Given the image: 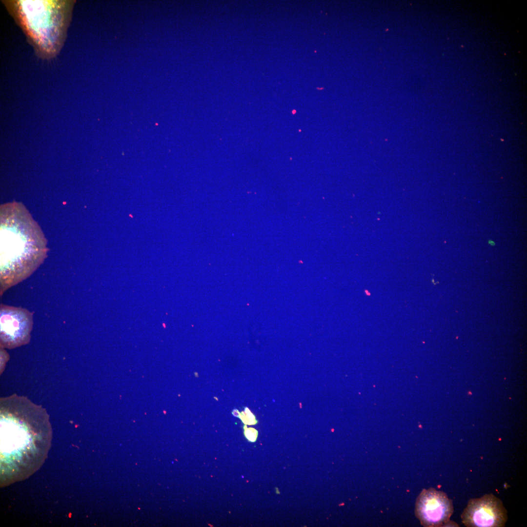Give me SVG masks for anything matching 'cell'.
Returning a JSON list of instances; mask_svg holds the SVG:
<instances>
[{"label":"cell","instance_id":"obj_11","mask_svg":"<svg viewBox=\"0 0 527 527\" xmlns=\"http://www.w3.org/2000/svg\"><path fill=\"white\" fill-rule=\"evenodd\" d=\"M488 243H489V244H490L491 245H492V246H494V245H495V243H494V242L493 241H491V240H489V241H488Z\"/></svg>","mask_w":527,"mask_h":527},{"label":"cell","instance_id":"obj_6","mask_svg":"<svg viewBox=\"0 0 527 527\" xmlns=\"http://www.w3.org/2000/svg\"><path fill=\"white\" fill-rule=\"evenodd\" d=\"M454 510L452 500L434 488L423 489L417 497L415 514L422 526L439 527L449 521Z\"/></svg>","mask_w":527,"mask_h":527},{"label":"cell","instance_id":"obj_3","mask_svg":"<svg viewBox=\"0 0 527 527\" xmlns=\"http://www.w3.org/2000/svg\"><path fill=\"white\" fill-rule=\"evenodd\" d=\"M72 1L18 0L7 6L36 52L50 58L60 51L69 23Z\"/></svg>","mask_w":527,"mask_h":527},{"label":"cell","instance_id":"obj_5","mask_svg":"<svg viewBox=\"0 0 527 527\" xmlns=\"http://www.w3.org/2000/svg\"><path fill=\"white\" fill-rule=\"evenodd\" d=\"M0 324L1 348H14L30 342L33 316L27 309L1 304Z\"/></svg>","mask_w":527,"mask_h":527},{"label":"cell","instance_id":"obj_8","mask_svg":"<svg viewBox=\"0 0 527 527\" xmlns=\"http://www.w3.org/2000/svg\"><path fill=\"white\" fill-rule=\"evenodd\" d=\"M244 434L249 441L254 442L256 440L258 436V431L253 428H246V429L245 428L244 430Z\"/></svg>","mask_w":527,"mask_h":527},{"label":"cell","instance_id":"obj_10","mask_svg":"<svg viewBox=\"0 0 527 527\" xmlns=\"http://www.w3.org/2000/svg\"><path fill=\"white\" fill-rule=\"evenodd\" d=\"M232 414H233V415H234V416H236V417H239V414H240V412H239L238 410H237V409H234V410H233L232 411Z\"/></svg>","mask_w":527,"mask_h":527},{"label":"cell","instance_id":"obj_4","mask_svg":"<svg viewBox=\"0 0 527 527\" xmlns=\"http://www.w3.org/2000/svg\"><path fill=\"white\" fill-rule=\"evenodd\" d=\"M461 518L467 527H503L507 520V512L502 501L493 494L471 498Z\"/></svg>","mask_w":527,"mask_h":527},{"label":"cell","instance_id":"obj_1","mask_svg":"<svg viewBox=\"0 0 527 527\" xmlns=\"http://www.w3.org/2000/svg\"><path fill=\"white\" fill-rule=\"evenodd\" d=\"M52 438L49 416L41 405L16 394L0 398V487L37 471L47 456Z\"/></svg>","mask_w":527,"mask_h":527},{"label":"cell","instance_id":"obj_9","mask_svg":"<svg viewBox=\"0 0 527 527\" xmlns=\"http://www.w3.org/2000/svg\"><path fill=\"white\" fill-rule=\"evenodd\" d=\"M447 526L458 527L459 526L457 523H456L455 522H453L452 521H448L444 525L443 527H447Z\"/></svg>","mask_w":527,"mask_h":527},{"label":"cell","instance_id":"obj_7","mask_svg":"<svg viewBox=\"0 0 527 527\" xmlns=\"http://www.w3.org/2000/svg\"><path fill=\"white\" fill-rule=\"evenodd\" d=\"M239 417L245 424L254 425L257 422L254 414L247 407H245L244 411L240 413Z\"/></svg>","mask_w":527,"mask_h":527},{"label":"cell","instance_id":"obj_2","mask_svg":"<svg viewBox=\"0 0 527 527\" xmlns=\"http://www.w3.org/2000/svg\"><path fill=\"white\" fill-rule=\"evenodd\" d=\"M46 250L41 228L22 204L14 202L1 206V293L34 272Z\"/></svg>","mask_w":527,"mask_h":527}]
</instances>
